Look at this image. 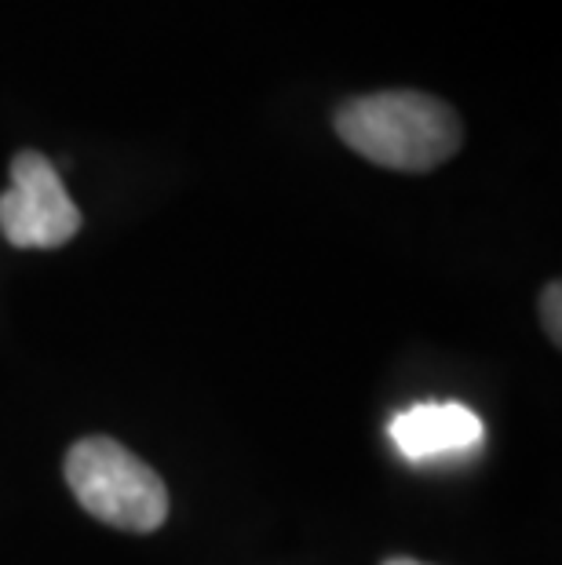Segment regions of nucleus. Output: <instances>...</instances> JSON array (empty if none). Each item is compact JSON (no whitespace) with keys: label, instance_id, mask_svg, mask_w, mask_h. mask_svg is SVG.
Segmentation results:
<instances>
[{"label":"nucleus","instance_id":"obj_5","mask_svg":"<svg viewBox=\"0 0 562 565\" xmlns=\"http://www.w3.org/2000/svg\"><path fill=\"white\" fill-rule=\"evenodd\" d=\"M559 315H562V288H559V281H552V285L544 288V296H541V321H544V329H548V335H552L555 347L562 343V321H559Z\"/></svg>","mask_w":562,"mask_h":565},{"label":"nucleus","instance_id":"obj_3","mask_svg":"<svg viewBox=\"0 0 562 565\" xmlns=\"http://www.w3.org/2000/svg\"><path fill=\"white\" fill-rule=\"evenodd\" d=\"M81 223L55 164L38 150H19L11 186L0 194V234L15 248H63L81 234Z\"/></svg>","mask_w":562,"mask_h":565},{"label":"nucleus","instance_id":"obj_2","mask_svg":"<svg viewBox=\"0 0 562 565\" xmlns=\"http://www.w3.org/2000/svg\"><path fill=\"white\" fill-rule=\"evenodd\" d=\"M66 486L92 519L125 533H153L169 519L158 471L114 438H81L66 452Z\"/></svg>","mask_w":562,"mask_h":565},{"label":"nucleus","instance_id":"obj_4","mask_svg":"<svg viewBox=\"0 0 562 565\" xmlns=\"http://www.w3.org/2000/svg\"><path fill=\"white\" fill-rule=\"evenodd\" d=\"M391 441L413 463L468 456L486 441V427L464 402H421L391 419Z\"/></svg>","mask_w":562,"mask_h":565},{"label":"nucleus","instance_id":"obj_6","mask_svg":"<svg viewBox=\"0 0 562 565\" xmlns=\"http://www.w3.org/2000/svg\"><path fill=\"white\" fill-rule=\"evenodd\" d=\"M384 565H424V562H416V558H388Z\"/></svg>","mask_w":562,"mask_h":565},{"label":"nucleus","instance_id":"obj_1","mask_svg":"<svg viewBox=\"0 0 562 565\" xmlns=\"http://www.w3.org/2000/svg\"><path fill=\"white\" fill-rule=\"evenodd\" d=\"M337 136L365 161L394 172H432L460 150V117L424 92L358 95L337 110Z\"/></svg>","mask_w":562,"mask_h":565}]
</instances>
